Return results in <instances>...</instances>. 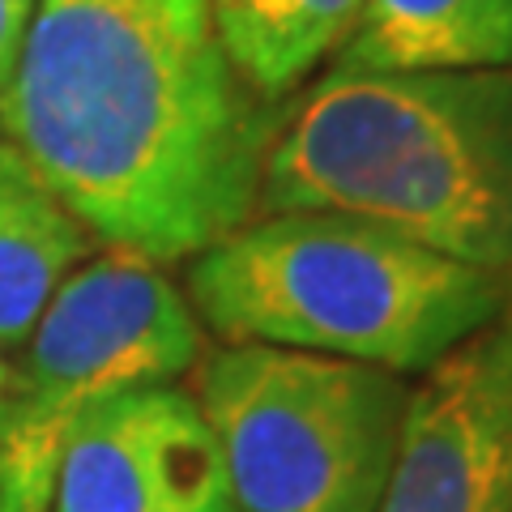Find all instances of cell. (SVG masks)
<instances>
[{
  "label": "cell",
  "instance_id": "1",
  "mask_svg": "<svg viewBox=\"0 0 512 512\" xmlns=\"http://www.w3.org/2000/svg\"><path fill=\"white\" fill-rule=\"evenodd\" d=\"M286 107L239 77L210 0H39L0 133L99 248L184 265L256 218Z\"/></svg>",
  "mask_w": 512,
  "mask_h": 512
},
{
  "label": "cell",
  "instance_id": "2",
  "mask_svg": "<svg viewBox=\"0 0 512 512\" xmlns=\"http://www.w3.org/2000/svg\"><path fill=\"white\" fill-rule=\"evenodd\" d=\"M350 214L512 274V69H329L286 107L261 214Z\"/></svg>",
  "mask_w": 512,
  "mask_h": 512
},
{
  "label": "cell",
  "instance_id": "3",
  "mask_svg": "<svg viewBox=\"0 0 512 512\" xmlns=\"http://www.w3.org/2000/svg\"><path fill=\"white\" fill-rule=\"evenodd\" d=\"M184 295L222 346L427 372L512 308V274L461 265L350 214H261L192 261Z\"/></svg>",
  "mask_w": 512,
  "mask_h": 512
},
{
  "label": "cell",
  "instance_id": "4",
  "mask_svg": "<svg viewBox=\"0 0 512 512\" xmlns=\"http://www.w3.org/2000/svg\"><path fill=\"white\" fill-rule=\"evenodd\" d=\"M192 397L231 478L235 512H376L410 380L282 346H214Z\"/></svg>",
  "mask_w": 512,
  "mask_h": 512
},
{
  "label": "cell",
  "instance_id": "5",
  "mask_svg": "<svg viewBox=\"0 0 512 512\" xmlns=\"http://www.w3.org/2000/svg\"><path fill=\"white\" fill-rule=\"evenodd\" d=\"M205 355V329L167 265L99 248L18 346L0 393V512L52 508L56 466L94 406L141 384H175Z\"/></svg>",
  "mask_w": 512,
  "mask_h": 512
},
{
  "label": "cell",
  "instance_id": "6",
  "mask_svg": "<svg viewBox=\"0 0 512 512\" xmlns=\"http://www.w3.org/2000/svg\"><path fill=\"white\" fill-rule=\"evenodd\" d=\"M376 512H512V308L410 384Z\"/></svg>",
  "mask_w": 512,
  "mask_h": 512
},
{
  "label": "cell",
  "instance_id": "7",
  "mask_svg": "<svg viewBox=\"0 0 512 512\" xmlns=\"http://www.w3.org/2000/svg\"><path fill=\"white\" fill-rule=\"evenodd\" d=\"M47 512H235L197 397L175 380L94 406L60 453Z\"/></svg>",
  "mask_w": 512,
  "mask_h": 512
},
{
  "label": "cell",
  "instance_id": "8",
  "mask_svg": "<svg viewBox=\"0 0 512 512\" xmlns=\"http://www.w3.org/2000/svg\"><path fill=\"white\" fill-rule=\"evenodd\" d=\"M329 69L474 73L512 69V0H363Z\"/></svg>",
  "mask_w": 512,
  "mask_h": 512
},
{
  "label": "cell",
  "instance_id": "9",
  "mask_svg": "<svg viewBox=\"0 0 512 512\" xmlns=\"http://www.w3.org/2000/svg\"><path fill=\"white\" fill-rule=\"evenodd\" d=\"M94 252L99 239L0 133V350H18L30 338L60 282Z\"/></svg>",
  "mask_w": 512,
  "mask_h": 512
},
{
  "label": "cell",
  "instance_id": "10",
  "mask_svg": "<svg viewBox=\"0 0 512 512\" xmlns=\"http://www.w3.org/2000/svg\"><path fill=\"white\" fill-rule=\"evenodd\" d=\"M363 0H210L214 30L239 77L269 103L291 94L350 35Z\"/></svg>",
  "mask_w": 512,
  "mask_h": 512
},
{
  "label": "cell",
  "instance_id": "11",
  "mask_svg": "<svg viewBox=\"0 0 512 512\" xmlns=\"http://www.w3.org/2000/svg\"><path fill=\"white\" fill-rule=\"evenodd\" d=\"M35 5L39 0H0V90L9 86L13 69H18V56H22L30 18H35Z\"/></svg>",
  "mask_w": 512,
  "mask_h": 512
},
{
  "label": "cell",
  "instance_id": "12",
  "mask_svg": "<svg viewBox=\"0 0 512 512\" xmlns=\"http://www.w3.org/2000/svg\"><path fill=\"white\" fill-rule=\"evenodd\" d=\"M5 376H9V363H5V350H0V393H5Z\"/></svg>",
  "mask_w": 512,
  "mask_h": 512
}]
</instances>
